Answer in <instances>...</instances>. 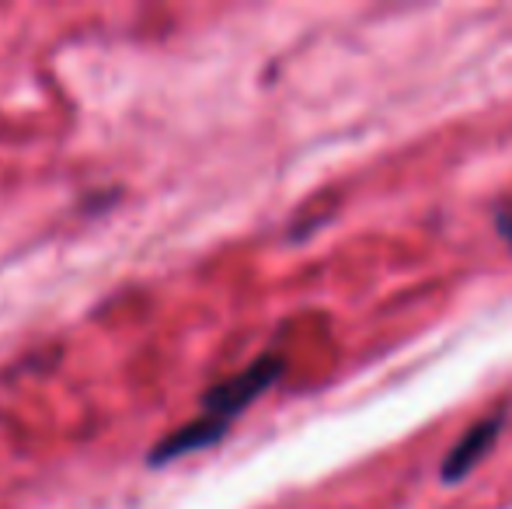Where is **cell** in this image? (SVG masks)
Here are the masks:
<instances>
[{"label": "cell", "mask_w": 512, "mask_h": 509, "mask_svg": "<svg viewBox=\"0 0 512 509\" xmlns=\"http://www.w3.org/2000/svg\"><path fill=\"white\" fill-rule=\"evenodd\" d=\"M502 426H506V412H495V415H488V419L474 422V426L457 440V447L446 454L443 468H439V478L450 485V482H460V478L471 475L474 464H478L481 457L492 450V443L499 440Z\"/></svg>", "instance_id": "7a4b0ae2"}, {"label": "cell", "mask_w": 512, "mask_h": 509, "mask_svg": "<svg viewBox=\"0 0 512 509\" xmlns=\"http://www.w3.org/2000/svg\"><path fill=\"white\" fill-rule=\"evenodd\" d=\"M499 231L506 234V238H509V245H512V210H509V213H506V210L499 213Z\"/></svg>", "instance_id": "3957f363"}, {"label": "cell", "mask_w": 512, "mask_h": 509, "mask_svg": "<svg viewBox=\"0 0 512 509\" xmlns=\"http://www.w3.org/2000/svg\"><path fill=\"white\" fill-rule=\"evenodd\" d=\"M286 374V360L279 353H265L258 356L255 363L241 370V374L227 377V381L213 384L209 391L203 394V412L206 419H216L220 426H234L237 415H244L279 377Z\"/></svg>", "instance_id": "6da1fadb"}]
</instances>
